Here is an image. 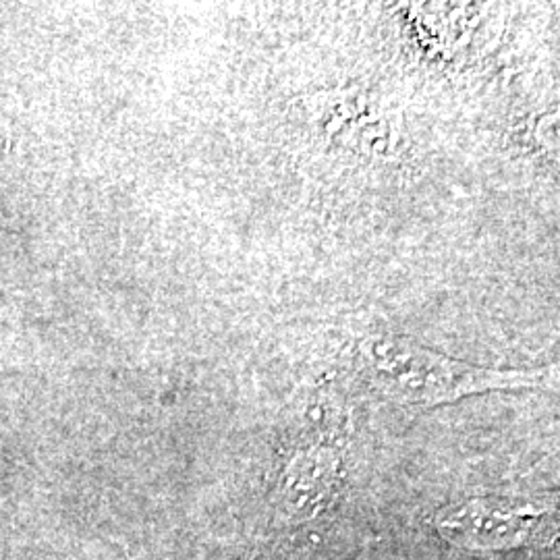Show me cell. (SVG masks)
I'll return each mask as SVG.
<instances>
[{"label":"cell","instance_id":"1","mask_svg":"<svg viewBox=\"0 0 560 560\" xmlns=\"http://www.w3.org/2000/svg\"><path fill=\"white\" fill-rule=\"evenodd\" d=\"M353 365L378 395L400 405L439 407L488 390L538 388L546 370H494L453 360L393 332H363L353 340Z\"/></svg>","mask_w":560,"mask_h":560},{"label":"cell","instance_id":"2","mask_svg":"<svg viewBox=\"0 0 560 560\" xmlns=\"http://www.w3.org/2000/svg\"><path fill=\"white\" fill-rule=\"evenodd\" d=\"M434 523L442 538L460 550L502 552L541 538L548 527V513L536 504L469 499L446 506Z\"/></svg>","mask_w":560,"mask_h":560},{"label":"cell","instance_id":"3","mask_svg":"<svg viewBox=\"0 0 560 560\" xmlns=\"http://www.w3.org/2000/svg\"><path fill=\"white\" fill-rule=\"evenodd\" d=\"M340 481L339 453L330 446L300 451L280 478L282 513L293 523L316 520L337 499Z\"/></svg>","mask_w":560,"mask_h":560}]
</instances>
